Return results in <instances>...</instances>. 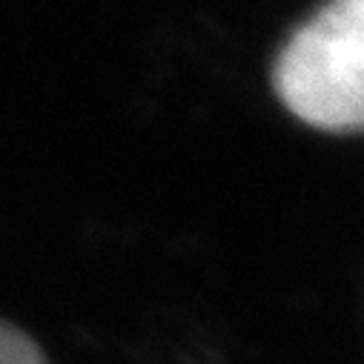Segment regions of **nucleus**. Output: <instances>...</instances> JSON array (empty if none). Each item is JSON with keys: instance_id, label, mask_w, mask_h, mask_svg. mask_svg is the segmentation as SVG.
<instances>
[{"instance_id": "f257e3e1", "label": "nucleus", "mask_w": 364, "mask_h": 364, "mask_svg": "<svg viewBox=\"0 0 364 364\" xmlns=\"http://www.w3.org/2000/svg\"><path fill=\"white\" fill-rule=\"evenodd\" d=\"M272 83L284 107L324 132L364 121V0H330L282 49Z\"/></svg>"}, {"instance_id": "f03ea898", "label": "nucleus", "mask_w": 364, "mask_h": 364, "mask_svg": "<svg viewBox=\"0 0 364 364\" xmlns=\"http://www.w3.org/2000/svg\"><path fill=\"white\" fill-rule=\"evenodd\" d=\"M0 364H49L43 350L15 324L0 318Z\"/></svg>"}]
</instances>
